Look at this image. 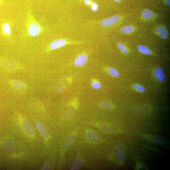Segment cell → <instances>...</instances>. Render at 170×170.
<instances>
[{
  "mask_svg": "<svg viewBox=\"0 0 170 170\" xmlns=\"http://www.w3.org/2000/svg\"><path fill=\"white\" fill-rule=\"evenodd\" d=\"M120 18L118 16H115L109 18L104 19L100 22V25L103 27H109L117 23Z\"/></svg>",
  "mask_w": 170,
  "mask_h": 170,
  "instance_id": "1",
  "label": "cell"
},
{
  "mask_svg": "<svg viewBox=\"0 0 170 170\" xmlns=\"http://www.w3.org/2000/svg\"><path fill=\"white\" fill-rule=\"evenodd\" d=\"M41 32V28L39 25L36 23H31L28 27V33L32 37L38 35Z\"/></svg>",
  "mask_w": 170,
  "mask_h": 170,
  "instance_id": "2",
  "label": "cell"
},
{
  "mask_svg": "<svg viewBox=\"0 0 170 170\" xmlns=\"http://www.w3.org/2000/svg\"><path fill=\"white\" fill-rule=\"evenodd\" d=\"M115 154L116 158L120 162H123L125 159L126 152L124 147L119 145L115 148Z\"/></svg>",
  "mask_w": 170,
  "mask_h": 170,
  "instance_id": "3",
  "label": "cell"
},
{
  "mask_svg": "<svg viewBox=\"0 0 170 170\" xmlns=\"http://www.w3.org/2000/svg\"><path fill=\"white\" fill-rule=\"evenodd\" d=\"M71 42L64 40L60 39L53 41L49 45V48L52 50L64 46Z\"/></svg>",
  "mask_w": 170,
  "mask_h": 170,
  "instance_id": "4",
  "label": "cell"
},
{
  "mask_svg": "<svg viewBox=\"0 0 170 170\" xmlns=\"http://www.w3.org/2000/svg\"><path fill=\"white\" fill-rule=\"evenodd\" d=\"M22 126L25 131L30 136H34L35 131L34 127L30 122L27 120H25L22 122Z\"/></svg>",
  "mask_w": 170,
  "mask_h": 170,
  "instance_id": "5",
  "label": "cell"
},
{
  "mask_svg": "<svg viewBox=\"0 0 170 170\" xmlns=\"http://www.w3.org/2000/svg\"><path fill=\"white\" fill-rule=\"evenodd\" d=\"M35 125L37 130L42 137L44 138H47L49 135L48 132L47 128L44 124L39 121H37L35 123Z\"/></svg>",
  "mask_w": 170,
  "mask_h": 170,
  "instance_id": "6",
  "label": "cell"
},
{
  "mask_svg": "<svg viewBox=\"0 0 170 170\" xmlns=\"http://www.w3.org/2000/svg\"><path fill=\"white\" fill-rule=\"evenodd\" d=\"M155 74L157 81L160 82H164L165 78V74L162 68H157L155 71Z\"/></svg>",
  "mask_w": 170,
  "mask_h": 170,
  "instance_id": "7",
  "label": "cell"
},
{
  "mask_svg": "<svg viewBox=\"0 0 170 170\" xmlns=\"http://www.w3.org/2000/svg\"><path fill=\"white\" fill-rule=\"evenodd\" d=\"M87 56L85 54H82L78 57L74 61V64L78 67L84 65L86 63Z\"/></svg>",
  "mask_w": 170,
  "mask_h": 170,
  "instance_id": "8",
  "label": "cell"
},
{
  "mask_svg": "<svg viewBox=\"0 0 170 170\" xmlns=\"http://www.w3.org/2000/svg\"><path fill=\"white\" fill-rule=\"evenodd\" d=\"M99 128L104 132H114L117 131L116 127L114 126H109L105 124H101L99 126Z\"/></svg>",
  "mask_w": 170,
  "mask_h": 170,
  "instance_id": "9",
  "label": "cell"
},
{
  "mask_svg": "<svg viewBox=\"0 0 170 170\" xmlns=\"http://www.w3.org/2000/svg\"><path fill=\"white\" fill-rule=\"evenodd\" d=\"M75 137L74 135H71L66 139L63 144V148L64 150L67 149L73 144L75 140Z\"/></svg>",
  "mask_w": 170,
  "mask_h": 170,
  "instance_id": "10",
  "label": "cell"
},
{
  "mask_svg": "<svg viewBox=\"0 0 170 170\" xmlns=\"http://www.w3.org/2000/svg\"><path fill=\"white\" fill-rule=\"evenodd\" d=\"M12 84L15 88L20 90H23L25 88L23 82L19 80H13L12 81Z\"/></svg>",
  "mask_w": 170,
  "mask_h": 170,
  "instance_id": "11",
  "label": "cell"
},
{
  "mask_svg": "<svg viewBox=\"0 0 170 170\" xmlns=\"http://www.w3.org/2000/svg\"><path fill=\"white\" fill-rule=\"evenodd\" d=\"M87 135L89 138L93 140L94 142H99L102 140L101 136L94 131H90L89 132Z\"/></svg>",
  "mask_w": 170,
  "mask_h": 170,
  "instance_id": "12",
  "label": "cell"
},
{
  "mask_svg": "<svg viewBox=\"0 0 170 170\" xmlns=\"http://www.w3.org/2000/svg\"><path fill=\"white\" fill-rule=\"evenodd\" d=\"M156 31L159 34V36L161 38L165 39L167 38L168 32L165 28L162 27L158 28L156 29Z\"/></svg>",
  "mask_w": 170,
  "mask_h": 170,
  "instance_id": "13",
  "label": "cell"
},
{
  "mask_svg": "<svg viewBox=\"0 0 170 170\" xmlns=\"http://www.w3.org/2000/svg\"><path fill=\"white\" fill-rule=\"evenodd\" d=\"M143 18L146 19L151 18L154 16V13L152 11L148 10L144 11L142 13Z\"/></svg>",
  "mask_w": 170,
  "mask_h": 170,
  "instance_id": "14",
  "label": "cell"
},
{
  "mask_svg": "<svg viewBox=\"0 0 170 170\" xmlns=\"http://www.w3.org/2000/svg\"><path fill=\"white\" fill-rule=\"evenodd\" d=\"M138 50L145 54L149 55L151 54V51L148 48L142 45H139L138 47Z\"/></svg>",
  "mask_w": 170,
  "mask_h": 170,
  "instance_id": "15",
  "label": "cell"
},
{
  "mask_svg": "<svg viewBox=\"0 0 170 170\" xmlns=\"http://www.w3.org/2000/svg\"><path fill=\"white\" fill-rule=\"evenodd\" d=\"M134 30V27L131 26L124 27L121 29L122 32L124 34H128L133 31Z\"/></svg>",
  "mask_w": 170,
  "mask_h": 170,
  "instance_id": "16",
  "label": "cell"
},
{
  "mask_svg": "<svg viewBox=\"0 0 170 170\" xmlns=\"http://www.w3.org/2000/svg\"><path fill=\"white\" fill-rule=\"evenodd\" d=\"M82 164V160L80 159H76L73 163L70 170H76L80 168Z\"/></svg>",
  "mask_w": 170,
  "mask_h": 170,
  "instance_id": "17",
  "label": "cell"
},
{
  "mask_svg": "<svg viewBox=\"0 0 170 170\" xmlns=\"http://www.w3.org/2000/svg\"><path fill=\"white\" fill-rule=\"evenodd\" d=\"M13 140L11 139H9L7 140L4 144V148L6 150H9L13 146Z\"/></svg>",
  "mask_w": 170,
  "mask_h": 170,
  "instance_id": "18",
  "label": "cell"
},
{
  "mask_svg": "<svg viewBox=\"0 0 170 170\" xmlns=\"http://www.w3.org/2000/svg\"><path fill=\"white\" fill-rule=\"evenodd\" d=\"M3 30L5 34L7 35H9L11 34V30L9 25L5 23L3 25L2 27Z\"/></svg>",
  "mask_w": 170,
  "mask_h": 170,
  "instance_id": "19",
  "label": "cell"
},
{
  "mask_svg": "<svg viewBox=\"0 0 170 170\" xmlns=\"http://www.w3.org/2000/svg\"><path fill=\"white\" fill-rule=\"evenodd\" d=\"M117 45L120 51L125 54H127L128 52V50L123 44L119 42L117 44Z\"/></svg>",
  "mask_w": 170,
  "mask_h": 170,
  "instance_id": "20",
  "label": "cell"
},
{
  "mask_svg": "<svg viewBox=\"0 0 170 170\" xmlns=\"http://www.w3.org/2000/svg\"><path fill=\"white\" fill-rule=\"evenodd\" d=\"M153 141L155 143L161 145L164 143V139L160 136H156L153 138Z\"/></svg>",
  "mask_w": 170,
  "mask_h": 170,
  "instance_id": "21",
  "label": "cell"
},
{
  "mask_svg": "<svg viewBox=\"0 0 170 170\" xmlns=\"http://www.w3.org/2000/svg\"><path fill=\"white\" fill-rule=\"evenodd\" d=\"M109 70L111 75L115 77H118L119 76V74L116 70L113 68H110Z\"/></svg>",
  "mask_w": 170,
  "mask_h": 170,
  "instance_id": "22",
  "label": "cell"
},
{
  "mask_svg": "<svg viewBox=\"0 0 170 170\" xmlns=\"http://www.w3.org/2000/svg\"><path fill=\"white\" fill-rule=\"evenodd\" d=\"M134 87L135 90H138L139 92H145V89L144 87L138 84H136L134 85Z\"/></svg>",
  "mask_w": 170,
  "mask_h": 170,
  "instance_id": "23",
  "label": "cell"
},
{
  "mask_svg": "<svg viewBox=\"0 0 170 170\" xmlns=\"http://www.w3.org/2000/svg\"><path fill=\"white\" fill-rule=\"evenodd\" d=\"M102 107L106 109H109L111 107L110 103L107 102H103L101 104Z\"/></svg>",
  "mask_w": 170,
  "mask_h": 170,
  "instance_id": "24",
  "label": "cell"
},
{
  "mask_svg": "<svg viewBox=\"0 0 170 170\" xmlns=\"http://www.w3.org/2000/svg\"><path fill=\"white\" fill-rule=\"evenodd\" d=\"M98 6L97 4L96 3L92 2V5H91V9L93 11H96L98 9Z\"/></svg>",
  "mask_w": 170,
  "mask_h": 170,
  "instance_id": "25",
  "label": "cell"
},
{
  "mask_svg": "<svg viewBox=\"0 0 170 170\" xmlns=\"http://www.w3.org/2000/svg\"><path fill=\"white\" fill-rule=\"evenodd\" d=\"M92 86L95 89H98L101 87V85L99 83L94 82L92 83Z\"/></svg>",
  "mask_w": 170,
  "mask_h": 170,
  "instance_id": "26",
  "label": "cell"
},
{
  "mask_svg": "<svg viewBox=\"0 0 170 170\" xmlns=\"http://www.w3.org/2000/svg\"><path fill=\"white\" fill-rule=\"evenodd\" d=\"M84 3L86 4V5L88 6H90L92 5V1L91 0H85L84 1Z\"/></svg>",
  "mask_w": 170,
  "mask_h": 170,
  "instance_id": "27",
  "label": "cell"
},
{
  "mask_svg": "<svg viewBox=\"0 0 170 170\" xmlns=\"http://www.w3.org/2000/svg\"><path fill=\"white\" fill-rule=\"evenodd\" d=\"M170 0H166V3L169 6H170Z\"/></svg>",
  "mask_w": 170,
  "mask_h": 170,
  "instance_id": "28",
  "label": "cell"
},
{
  "mask_svg": "<svg viewBox=\"0 0 170 170\" xmlns=\"http://www.w3.org/2000/svg\"><path fill=\"white\" fill-rule=\"evenodd\" d=\"M2 4V0H0V5H1Z\"/></svg>",
  "mask_w": 170,
  "mask_h": 170,
  "instance_id": "29",
  "label": "cell"
},
{
  "mask_svg": "<svg viewBox=\"0 0 170 170\" xmlns=\"http://www.w3.org/2000/svg\"><path fill=\"white\" fill-rule=\"evenodd\" d=\"M114 1L115 2H119L120 1H121V0H114Z\"/></svg>",
  "mask_w": 170,
  "mask_h": 170,
  "instance_id": "30",
  "label": "cell"
}]
</instances>
